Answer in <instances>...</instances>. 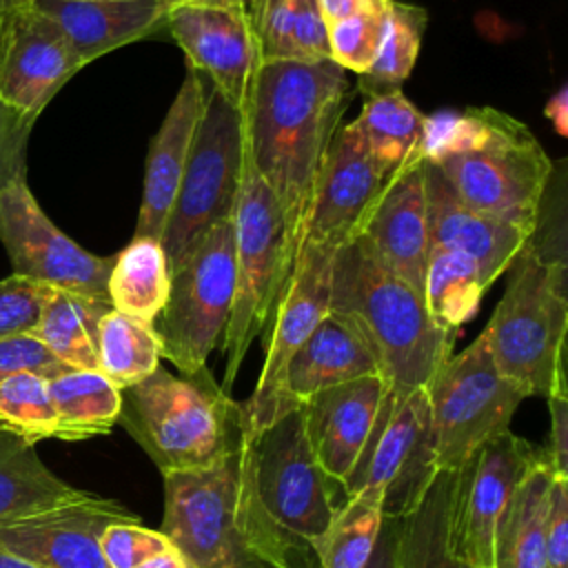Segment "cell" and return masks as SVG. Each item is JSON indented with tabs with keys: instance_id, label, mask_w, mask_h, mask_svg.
Returning a JSON list of instances; mask_svg holds the SVG:
<instances>
[{
	"instance_id": "obj_1",
	"label": "cell",
	"mask_w": 568,
	"mask_h": 568,
	"mask_svg": "<svg viewBox=\"0 0 568 568\" xmlns=\"http://www.w3.org/2000/svg\"><path fill=\"white\" fill-rule=\"evenodd\" d=\"M348 91L346 71L333 60L260 62L242 106L248 162L273 191L284 217L288 271Z\"/></svg>"
},
{
	"instance_id": "obj_2",
	"label": "cell",
	"mask_w": 568,
	"mask_h": 568,
	"mask_svg": "<svg viewBox=\"0 0 568 568\" xmlns=\"http://www.w3.org/2000/svg\"><path fill=\"white\" fill-rule=\"evenodd\" d=\"M162 479L160 532L191 568H320L257 501L246 435L215 464L162 473Z\"/></svg>"
},
{
	"instance_id": "obj_3",
	"label": "cell",
	"mask_w": 568,
	"mask_h": 568,
	"mask_svg": "<svg viewBox=\"0 0 568 568\" xmlns=\"http://www.w3.org/2000/svg\"><path fill=\"white\" fill-rule=\"evenodd\" d=\"M328 311L359 331L393 395L428 388L453 355L457 331L437 324L424 295L390 273L359 235L335 253Z\"/></svg>"
},
{
	"instance_id": "obj_4",
	"label": "cell",
	"mask_w": 568,
	"mask_h": 568,
	"mask_svg": "<svg viewBox=\"0 0 568 568\" xmlns=\"http://www.w3.org/2000/svg\"><path fill=\"white\" fill-rule=\"evenodd\" d=\"M508 268L506 291L481 331L493 364L526 397L568 393L566 260L546 255L528 237Z\"/></svg>"
},
{
	"instance_id": "obj_5",
	"label": "cell",
	"mask_w": 568,
	"mask_h": 568,
	"mask_svg": "<svg viewBox=\"0 0 568 568\" xmlns=\"http://www.w3.org/2000/svg\"><path fill=\"white\" fill-rule=\"evenodd\" d=\"M120 395L118 422L160 473L211 466L242 442L240 402L206 368L178 377L158 366Z\"/></svg>"
},
{
	"instance_id": "obj_6",
	"label": "cell",
	"mask_w": 568,
	"mask_h": 568,
	"mask_svg": "<svg viewBox=\"0 0 568 568\" xmlns=\"http://www.w3.org/2000/svg\"><path fill=\"white\" fill-rule=\"evenodd\" d=\"M244 166L242 111L211 89L160 237L169 273L182 266L215 226L233 220Z\"/></svg>"
},
{
	"instance_id": "obj_7",
	"label": "cell",
	"mask_w": 568,
	"mask_h": 568,
	"mask_svg": "<svg viewBox=\"0 0 568 568\" xmlns=\"http://www.w3.org/2000/svg\"><path fill=\"white\" fill-rule=\"evenodd\" d=\"M244 435L248 437L257 501L280 532L315 555L313 546L346 493L313 453L304 406L284 413L262 430H244Z\"/></svg>"
},
{
	"instance_id": "obj_8",
	"label": "cell",
	"mask_w": 568,
	"mask_h": 568,
	"mask_svg": "<svg viewBox=\"0 0 568 568\" xmlns=\"http://www.w3.org/2000/svg\"><path fill=\"white\" fill-rule=\"evenodd\" d=\"M235 291L222 335L226 355L222 390L229 393L251 342L262 333L273 302L288 275L286 226L280 204L248 162L233 213Z\"/></svg>"
},
{
	"instance_id": "obj_9",
	"label": "cell",
	"mask_w": 568,
	"mask_h": 568,
	"mask_svg": "<svg viewBox=\"0 0 568 568\" xmlns=\"http://www.w3.org/2000/svg\"><path fill=\"white\" fill-rule=\"evenodd\" d=\"M473 211L535 231L552 162L526 124L497 111L486 142L433 164Z\"/></svg>"
},
{
	"instance_id": "obj_10",
	"label": "cell",
	"mask_w": 568,
	"mask_h": 568,
	"mask_svg": "<svg viewBox=\"0 0 568 568\" xmlns=\"http://www.w3.org/2000/svg\"><path fill=\"white\" fill-rule=\"evenodd\" d=\"M426 390L439 470L464 468L484 444L510 428L526 399L493 364L484 333L450 355Z\"/></svg>"
},
{
	"instance_id": "obj_11",
	"label": "cell",
	"mask_w": 568,
	"mask_h": 568,
	"mask_svg": "<svg viewBox=\"0 0 568 568\" xmlns=\"http://www.w3.org/2000/svg\"><path fill=\"white\" fill-rule=\"evenodd\" d=\"M235 291L233 220L215 226L171 273L164 308L153 322L162 357L182 375L206 368L229 324Z\"/></svg>"
},
{
	"instance_id": "obj_12",
	"label": "cell",
	"mask_w": 568,
	"mask_h": 568,
	"mask_svg": "<svg viewBox=\"0 0 568 568\" xmlns=\"http://www.w3.org/2000/svg\"><path fill=\"white\" fill-rule=\"evenodd\" d=\"M337 246L304 237L291 271L273 302L262 328L264 364L257 386L240 402L242 428L262 430L273 419L297 408L284 393V375L291 357L331 308V277Z\"/></svg>"
},
{
	"instance_id": "obj_13",
	"label": "cell",
	"mask_w": 568,
	"mask_h": 568,
	"mask_svg": "<svg viewBox=\"0 0 568 568\" xmlns=\"http://www.w3.org/2000/svg\"><path fill=\"white\" fill-rule=\"evenodd\" d=\"M437 473L428 390L417 388L406 395L388 390L373 433L342 488L346 495L377 490L384 517H404Z\"/></svg>"
},
{
	"instance_id": "obj_14",
	"label": "cell",
	"mask_w": 568,
	"mask_h": 568,
	"mask_svg": "<svg viewBox=\"0 0 568 568\" xmlns=\"http://www.w3.org/2000/svg\"><path fill=\"white\" fill-rule=\"evenodd\" d=\"M0 242L13 275L49 288L109 300L106 282L115 255H93L62 233L33 197L27 173L0 191Z\"/></svg>"
},
{
	"instance_id": "obj_15",
	"label": "cell",
	"mask_w": 568,
	"mask_h": 568,
	"mask_svg": "<svg viewBox=\"0 0 568 568\" xmlns=\"http://www.w3.org/2000/svg\"><path fill=\"white\" fill-rule=\"evenodd\" d=\"M118 521H140L124 504L84 490L78 499L0 521V546L40 568H109L100 535Z\"/></svg>"
},
{
	"instance_id": "obj_16",
	"label": "cell",
	"mask_w": 568,
	"mask_h": 568,
	"mask_svg": "<svg viewBox=\"0 0 568 568\" xmlns=\"http://www.w3.org/2000/svg\"><path fill=\"white\" fill-rule=\"evenodd\" d=\"M82 69L62 31L33 4L0 16V100L38 115Z\"/></svg>"
},
{
	"instance_id": "obj_17",
	"label": "cell",
	"mask_w": 568,
	"mask_h": 568,
	"mask_svg": "<svg viewBox=\"0 0 568 568\" xmlns=\"http://www.w3.org/2000/svg\"><path fill=\"white\" fill-rule=\"evenodd\" d=\"M186 55V67L211 82L224 100L242 111L260 67L257 40L248 9L171 7L164 27Z\"/></svg>"
},
{
	"instance_id": "obj_18",
	"label": "cell",
	"mask_w": 568,
	"mask_h": 568,
	"mask_svg": "<svg viewBox=\"0 0 568 568\" xmlns=\"http://www.w3.org/2000/svg\"><path fill=\"white\" fill-rule=\"evenodd\" d=\"M386 178L351 122L337 126L315 180L300 242L308 237L339 248L355 237Z\"/></svg>"
},
{
	"instance_id": "obj_19",
	"label": "cell",
	"mask_w": 568,
	"mask_h": 568,
	"mask_svg": "<svg viewBox=\"0 0 568 568\" xmlns=\"http://www.w3.org/2000/svg\"><path fill=\"white\" fill-rule=\"evenodd\" d=\"M537 455V448L508 428L484 444L464 466L457 526L473 568H493L497 524Z\"/></svg>"
},
{
	"instance_id": "obj_20",
	"label": "cell",
	"mask_w": 568,
	"mask_h": 568,
	"mask_svg": "<svg viewBox=\"0 0 568 568\" xmlns=\"http://www.w3.org/2000/svg\"><path fill=\"white\" fill-rule=\"evenodd\" d=\"M357 235L390 273L424 295L428 220L424 160L417 153L386 178Z\"/></svg>"
},
{
	"instance_id": "obj_21",
	"label": "cell",
	"mask_w": 568,
	"mask_h": 568,
	"mask_svg": "<svg viewBox=\"0 0 568 568\" xmlns=\"http://www.w3.org/2000/svg\"><path fill=\"white\" fill-rule=\"evenodd\" d=\"M386 393L379 375H366L324 388L302 404L313 453L335 481L344 484L357 464Z\"/></svg>"
},
{
	"instance_id": "obj_22",
	"label": "cell",
	"mask_w": 568,
	"mask_h": 568,
	"mask_svg": "<svg viewBox=\"0 0 568 568\" xmlns=\"http://www.w3.org/2000/svg\"><path fill=\"white\" fill-rule=\"evenodd\" d=\"M204 78L195 69L186 67V75L149 146L142 202L133 237H162L204 111Z\"/></svg>"
},
{
	"instance_id": "obj_23",
	"label": "cell",
	"mask_w": 568,
	"mask_h": 568,
	"mask_svg": "<svg viewBox=\"0 0 568 568\" xmlns=\"http://www.w3.org/2000/svg\"><path fill=\"white\" fill-rule=\"evenodd\" d=\"M428 246L464 253L479 262L493 280H497L517 253L524 248L530 229L501 222L468 209L444 180V175L424 162Z\"/></svg>"
},
{
	"instance_id": "obj_24",
	"label": "cell",
	"mask_w": 568,
	"mask_h": 568,
	"mask_svg": "<svg viewBox=\"0 0 568 568\" xmlns=\"http://www.w3.org/2000/svg\"><path fill=\"white\" fill-rule=\"evenodd\" d=\"M33 7L62 31L82 67L124 44L155 36L166 27L169 13L158 0H33Z\"/></svg>"
},
{
	"instance_id": "obj_25",
	"label": "cell",
	"mask_w": 568,
	"mask_h": 568,
	"mask_svg": "<svg viewBox=\"0 0 568 568\" xmlns=\"http://www.w3.org/2000/svg\"><path fill=\"white\" fill-rule=\"evenodd\" d=\"M464 468L439 470L413 510L399 517L395 568H473L459 541Z\"/></svg>"
},
{
	"instance_id": "obj_26",
	"label": "cell",
	"mask_w": 568,
	"mask_h": 568,
	"mask_svg": "<svg viewBox=\"0 0 568 568\" xmlns=\"http://www.w3.org/2000/svg\"><path fill=\"white\" fill-rule=\"evenodd\" d=\"M366 375H379L373 351L348 320L328 311L291 357L284 393L300 406L324 388Z\"/></svg>"
},
{
	"instance_id": "obj_27",
	"label": "cell",
	"mask_w": 568,
	"mask_h": 568,
	"mask_svg": "<svg viewBox=\"0 0 568 568\" xmlns=\"http://www.w3.org/2000/svg\"><path fill=\"white\" fill-rule=\"evenodd\" d=\"M552 468L539 450L515 488L493 541V568H544V521Z\"/></svg>"
},
{
	"instance_id": "obj_28",
	"label": "cell",
	"mask_w": 568,
	"mask_h": 568,
	"mask_svg": "<svg viewBox=\"0 0 568 568\" xmlns=\"http://www.w3.org/2000/svg\"><path fill=\"white\" fill-rule=\"evenodd\" d=\"M260 62L331 60L328 27L317 0H251Z\"/></svg>"
},
{
	"instance_id": "obj_29",
	"label": "cell",
	"mask_w": 568,
	"mask_h": 568,
	"mask_svg": "<svg viewBox=\"0 0 568 568\" xmlns=\"http://www.w3.org/2000/svg\"><path fill=\"white\" fill-rule=\"evenodd\" d=\"M84 495L40 459L33 444L0 430V521L60 506Z\"/></svg>"
},
{
	"instance_id": "obj_30",
	"label": "cell",
	"mask_w": 568,
	"mask_h": 568,
	"mask_svg": "<svg viewBox=\"0 0 568 568\" xmlns=\"http://www.w3.org/2000/svg\"><path fill=\"white\" fill-rule=\"evenodd\" d=\"M109 300L51 288L31 335L69 368L98 371V324Z\"/></svg>"
},
{
	"instance_id": "obj_31",
	"label": "cell",
	"mask_w": 568,
	"mask_h": 568,
	"mask_svg": "<svg viewBox=\"0 0 568 568\" xmlns=\"http://www.w3.org/2000/svg\"><path fill=\"white\" fill-rule=\"evenodd\" d=\"M171 273L160 240L133 237L113 260L106 295L115 311L153 324L164 308Z\"/></svg>"
},
{
	"instance_id": "obj_32",
	"label": "cell",
	"mask_w": 568,
	"mask_h": 568,
	"mask_svg": "<svg viewBox=\"0 0 568 568\" xmlns=\"http://www.w3.org/2000/svg\"><path fill=\"white\" fill-rule=\"evenodd\" d=\"M49 393L58 413V439L80 442L106 435L118 422L120 388L100 371L69 368L49 379Z\"/></svg>"
},
{
	"instance_id": "obj_33",
	"label": "cell",
	"mask_w": 568,
	"mask_h": 568,
	"mask_svg": "<svg viewBox=\"0 0 568 568\" xmlns=\"http://www.w3.org/2000/svg\"><path fill=\"white\" fill-rule=\"evenodd\" d=\"M424 113L402 89L364 98L359 115L351 122L366 153L386 173H395L417 153Z\"/></svg>"
},
{
	"instance_id": "obj_34",
	"label": "cell",
	"mask_w": 568,
	"mask_h": 568,
	"mask_svg": "<svg viewBox=\"0 0 568 568\" xmlns=\"http://www.w3.org/2000/svg\"><path fill=\"white\" fill-rule=\"evenodd\" d=\"M495 280L473 257L428 246L424 268V302L433 320L459 331L479 308L486 288Z\"/></svg>"
},
{
	"instance_id": "obj_35",
	"label": "cell",
	"mask_w": 568,
	"mask_h": 568,
	"mask_svg": "<svg viewBox=\"0 0 568 568\" xmlns=\"http://www.w3.org/2000/svg\"><path fill=\"white\" fill-rule=\"evenodd\" d=\"M382 524L384 510L377 490L346 495L313 546L320 568H366Z\"/></svg>"
},
{
	"instance_id": "obj_36",
	"label": "cell",
	"mask_w": 568,
	"mask_h": 568,
	"mask_svg": "<svg viewBox=\"0 0 568 568\" xmlns=\"http://www.w3.org/2000/svg\"><path fill=\"white\" fill-rule=\"evenodd\" d=\"M426 22L428 13L424 7L388 0L377 55L373 64L357 75V91L364 98L402 87L417 62Z\"/></svg>"
},
{
	"instance_id": "obj_37",
	"label": "cell",
	"mask_w": 568,
	"mask_h": 568,
	"mask_svg": "<svg viewBox=\"0 0 568 568\" xmlns=\"http://www.w3.org/2000/svg\"><path fill=\"white\" fill-rule=\"evenodd\" d=\"M162 359L153 324L129 317L115 308L98 324V371L120 390L149 377Z\"/></svg>"
},
{
	"instance_id": "obj_38",
	"label": "cell",
	"mask_w": 568,
	"mask_h": 568,
	"mask_svg": "<svg viewBox=\"0 0 568 568\" xmlns=\"http://www.w3.org/2000/svg\"><path fill=\"white\" fill-rule=\"evenodd\" d=\"M0 430L29 444L58 437V413L51 402L49 379L18 373L0 382Z\"/></svg>"
},
{
	"instance_id": "obj_39",
	"label": "cell",
	"mask_w": 568,
	"mask_h": 568,
	"mask_svg": "<svg viewBox=\"0 0 568 568\" xmlns=\"http://www.w3.org/2000/svg\"><path fill=\"white\" fill-rule=\"evenodd\" d=\"M493 115L495 109L490 106H470L464 111L446 109L424 115L417 155L428 164H437L439 160L481 146L490 133Z\"/></svg>"
},
{
	"instance_id": "obj_40",
	"label": "cell",
	"mask_w": 568,
	"mask_h": 568,
	"mask_svg": "<svg viewBox=\"0 0 568 568\" xmlns=\"http://www.w3.org/2000/svg\"><path fill=\"white\" fill-rule=\"evenodd\" d=\"M386 7L388 0L328 24V51L335 64L355 75H362L373 64L382 40Z\"/></svg>"
},
{
	"instance_id": "obj_41",
	"label": "cell",
	"mask_w": 568,
	"mask_h": 568,
	"mask_svg": "<svg viewBox=\"0 0 568 568\" xmlns=\"http://www.w3.org/2000/svg\"><path fill=\"white\" fill-rule=\"evenodd\" d=\"M169 546L171 541L164 532L140 521H118L100 535V552L109 568H135Z\"/></svg>"
},
{
	"instance_id": "obj_42",
	"label": "cell",
	"mask_w": 568,
	"mask_h": 568,
	"mask_svg": "<svg viewBox=\"0 0 568 568\" xmlns=\"http://www.w3.org/2000/svg\"><path fill=\"white\" fill-rule=\"evenodd\" d=\"M49 286L20 275L0 280V337L31 333L49 295Z\"/></svg>"
},
{
	"instance_id": "obj_43",
	"label": "cell",
	"mask_w": 568,
	"mask_h": 568,
	"mask_svg": "<svg viewBox=\"0 0 568 568\" xmlns=\"http://www.w3.org/2000/svg\"><path fill=\"white\" fill-rule=\"evenodd\" d=\"M67 371L69 366L62 364L31 333L0 337V382L18 373H36L44 379H51Z\"/></svg>"
},
{
	"instance_id": "obj_44",
	"label": "cell",
	"mask_w": 568,
	"mask_h": 568,
	"mask_svg": "<svg viewBox=\"0 0 568 568\" xmlns=\"http://www.w3.org/2000/svg\"><path fill=\"white\" fill-rule=\"evenodd\" d=\"M36 118L16 111L0 100V191L27 173V144Z\"/></svg>"
},
{
	"instance_id": "obj_45",
	"label": "cell",
	"mask_w": 568,
	"mask_h": 568,
	"mask_svg": "<svg viewBox=\"0 0 568 568\" xmlns=\"http://www.w3.org/2000/svg\"><path fill=\"white\" fill-rule=\"evenodd\" d=\"M544 568H568V477H552L544 521Z\"/></svg>"
},
{
	"instance_id": "obj_46",
	"label": "cell",
	"mask_w": 568,
	"mask_h": 568,
	"mask_svg": "<svg viewBox=\"0 0 568 568\" xmlns=\"http://www.w3.org/2000/svg\"><path fill=\"white\" fill-rule=\"evenodd\" d=\"M550 406V433L548 448L544 450L546 462L552 473L568 477V393H557L548 397Z\"/></svg>"
},
{
	"instance_id": "obj_47",
	"label": "cell",
	"mask_w": 568,
	"mask_h": 568,
	"mask_svg": "<svg viewBox=\"0 0 568 568\" xmlns=\"http://www.w3.org/2000/svg\"><path fill=\"white\" fill-rule=\"evenodd\" d=\"M397 535H399V517H384L375 550H373L366 568H395Z\"/></svg>"
},
{
	"instance_id": "obj_48",
	"label": "cell",
	"mask_w": 568,
	"mask_h": 568,
	"mask_svg": "<svg viewBox=\"0 0 568 568\" xmlns=\"http://www.w3.org/2000/svg\"><path fill=\"white\" fill-rule=\"evenodd\" d=\"M382 2H386V0H317L326 27L346 18V16H351V13H355V11H362L366 7L382 4Z\"/></svg>"
},
{
	"instance_id": "obj_49",
	"label": "cell",
	"mask_w": 568,
	"mask_h": 568,
	"mask_svg": "<svg viewBox=\"0 0 568 568\" xmlns=\"http://www.w3.org/2000/svg\"><path fill=\"white\" fill-rule=\"evenodd\" d=\"M544 113L555 124L559 135H568V91H566V87H561L555 95H550Z\"/></svg>"
},
{
	"instance_id": "obj_50",
	"label": "cell",
	"mask_w": 568,
	"mask_h": 568,
	"mask_svg": "<svg viewBox=\"0 0 568 568\" xmlns=\"http://www.w3.org/2000/svg\"><path fill=\"white\" fill-rule=\"evenodd\" d=\"M135 568H191L189 561L180 555V550H175L173 546H169L166 550H162L160 555L142 561Z\"/></svg>"
},
{
	"instance_id": "obj_51",
	"label": "cell",
	"mask_w": 568,
	"mask_h": 568,
	"mask_svg": "<svg viewBox=\"0 0 568 568\" xmlns=\"http://www.w3.org/2000/svg\"><path fill=\"white\" fill-rule=\"evenodd\" d=\"M166 9L171 7H186V4H200V7H242L248 9L251 0H158Z\"/></svg>"
},
{
	"instance_id": "obj_52",
	"label": "cell",
	"mask_w": 568,
	"mask_h": 568,
	"mask_svg": "<svg viewBox=\"0 0 568 568\" xmlns=\"http://www.w3.org/2000/svg\"><path fill=\"white\" fill-rule=\"evenodd\" d=\"M0 568H40V566L31 564V561H27V559H22V557H18V555H13V552H9L0 546Z\"/></svg>"
},
{
	"instance_id": "obj_53",
	"label": "cell",
	"mask_w": 568,
	"mask_h": 568,
	"mask_svg": "<svg viewBox=\"0 0 568 568\" xmlns=\"http://www.w3.org/2000/svg\"><path fill=\"white\" fill-rule=\"evenodd\" d=\"M29 4H33V0H0V16L11 9H20V7H29Z\"/></svg>"
},
{
	"instance_id": "obj_54",
	"label": "cell",
	"mask_w": 568,
	"mask_h": 568,
	"mask_svg": "<svg viewBox=\"0 0 568 568\" xmlns=\"http://www.w3.org/2000/svg\"><path fill=\"white\" fill-rule=\"evenodd\" d=\"M69 2H106V0H69Z\"/></svg>"
}]
</instances>
